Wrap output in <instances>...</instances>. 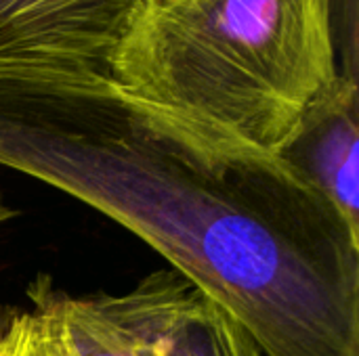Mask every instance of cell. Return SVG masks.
<instances>
[{
	"mask_svg": "<svg viewBox=\"0 0 359 356\" xmlns=\"http://www.w3.org/2000/svg\"><path fill=\"white\" fill-rule=\"evenodd\" d=\"M0 166L133 231L263 356H359V237L280 155L105 71L0 73Z\"/></svg>",
	"mask_w": 359,
	"mask_h": 356,
	"instance_id": "obj_1",
	"label": "cell"
},
{
	"mask_svg": "<svg viewBox=\"0 0 359 356\" xmlns=\"http://www.w3.org/2000/svg\"><path fill=\"white\" fill-rule=\"evenodd\" d=\"M109 76L149 103L278 153L339 78L326 0H147Z\"/></svg>",
	"mask_w": 359,
	"mask_h": 356,
	"instance_id": "obj_2",
	"label": "cell"
},
{
	"mask_svg": "<svg viewBox=\"0 0 359 356\" xmlns=\"http://www.w3.org/2000/svg\"><path fill=\"white\" fill-rule=\"evenodd\" d=\"M147 0H0V73L105 71Z\"/></svg>",
	"mask_w": 359,
	"mask_h": 356,
	"instance_id": "obj_3",
	"label": "cell"
},
{
	"mask_svg": "<svg viewBox=\"0 0 359 356\" xmlns=\"http://www.w3.org/2000/svg\"><path fill=\"white\" fill-rule=\"evenodd\" d=\"M359 237V84L337 78L320 92L278 153Z\"/></svg>",
	"mask_w": 359,
	"mask_h": 356,
	"instance_id": "obj_4",
	"label": "cell"
},
{
	"mask_svg": "<svg viewBox=\"0 0 359 356\" xmlns=\"http://www.w3.org/2000/svg\"><path fill=\"white\" fill-rule=\"evenodd\" d=\"M158 356H263L250 334L196 285L177 311Z\"/></svg>",
	"mask_w": 359,
	"mask_h": 356,
	"instance_id": "obj_5",
	"label": "cell"
},
{
	"mask_svg": "<svg viewBox=\"0 0 359 356\" xmlns=\"http://www.w3.org/2000/svg\"><path fill=\"white\" fill-rule=\"evenodd\" d=\"M358 0H326L330 34L337 52V67L339 76L359 84L358 63Z\"/></svg>",
	"mask_w": 359,
	"mask_h": 356,
	"instance_id": "obj_6",
	"label": "cell"
},
{
	"mask_svg": "<svg viewBox=\"0 0 359 356\" xmlns=\"http://www.w3.org/2000/svg\"><path fill=\"white\" fill-rule=\"evenodd\" d=\"M0 356H44V327L34 311L0 315Z\"/></svg>",
	"mask_w": 359,
	"mask_h": 356,
	"instance_id": "obj_7",
	"label": "cell"
},
{
	"mask_svg": "<svg viewBox=\"0 0 359 356\" xmlns=\"http://www.w3.org/2000/svg\"><path fill=\"white\" fill-rule=\"evenodd\" d=\"M40 319V317H38ZM42 321V319H40ZM42 327H44V356H69L65 350H63V346L57 342V338L53 336V332L46 327V323L42 321Z\"/></svg>",
	"mask_w": 359,
	"mask_h": 356,
	"instance_id": "obj_8",
	"label": "cell"
},
{
	"mask_svg": "<svg viewBox=\"0 0 359 356\" xmlns=\"http://www.w3.org/2000/svg\"><path fill=\"white\" fill-rule=\"evenodd\" d=\"M13 214H15V212H13V210H11L6 204H4V199L0 197V225H4V222H6V220L13 216Z\"/></svg>",
	"mask_w": 359,
	"mask_h": 356,
	"instance_id": "obj_9",
	"label": "cell"
}]
</instances>
